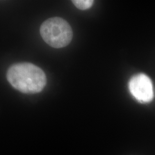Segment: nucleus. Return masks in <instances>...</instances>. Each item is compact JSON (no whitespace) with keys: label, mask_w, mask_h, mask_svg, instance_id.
<instances>
[{"label":"nucleus","mask_w":155,"mask_h":155,"mask_svg":"<svg viewBox=\"0 0 155 155\" xmlns=\"http://www.w3.org/2000/svg\"><path fill=\"white\" fill-rule=\"evenodd\" d=\"M7 79L12 86L25 94H35L45 88L47 78L39 67L29 63H17L7 72Z\"/></svg>","instance_id":"1"},{"label":"nucleus","mask_w":155,"mask_h":155,"mask_svg":"<svg viewBox=\"0 0 155 155\" xmlns=\"http://www.w3.org/2000/svg\"><path fill=\"white\" fill-rule=\"evenodd\" d=\"M40 35L45 42L55 48L69 45L72 38V29L61 17H52L45 20L40 27Z\"/></svg>","instance_id":"2"},{"label":"nucleus","mask_w":155,"mask_h":155,"mask_svg":"<svg viewBox=\"0 0 155 155\" xmlns=\"http://www.w3.org/2000/svg\"><path fill=\"white\" fill-rule=\"evenodd\" d=\"M129 88L133 97L141 102H150L153 98L152 81L150 78L143 74L132 78L129 83Z\"/></svg>","instance_id":"3"},{"label":"nucleus","mask_w":155,"mask_h":155,"mask_svg":"<svg viewBox=\"0 0 155 155\" xmlns=\"http://www.w3.org/2000/svg\"><path fill=\"white\" fill-rule=\"evenodd\" d=\"M72 2L78 9L86 10L92 6L94 1L92 0H74L72 1Z\"/></svg>","instance_id":"4"}]
</instances>
